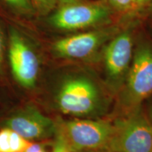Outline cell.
Listing matches in <instances>:
<instances>
[{
  "instance_id": "6da1fadb",
  "label": "cell",
  "mask_w": 152,
  "mask_h": 152,
  "mask_svg": "<svg viewBox=\"0 0 152 152\" xmlns=\"http://www.w3.org/2000/svg\"><path fill=\"white\" fill-rule=\"evenodd\" d=\"M57 107L61 113L75 117H96L103 113L105 98L94 80L85 75L66 77L56 96Z\"/></svg>"
},
{
  "instance_id": "7a4b0ae2",
  "label": "cell",
  "mask_w": 152,
  "mask_h": 152,
  "mask_svg": "<svg viewBox=\"0 0 152 152\" xmlns=\"http://www.w3.org/2000/svg\"><path fill=\"white\" fill-rule=\"evenodd\" d=\"M113 124L102 120H73L56 123L55 137L73 152L108 148Z\"/></svg>"
},
{
  "instance_id": "3957f363",
  "label": "cell",
  "mask_w": 152,
  "mask_h": 152,
  "mask_svg": "<svg viewBox=\"0 0 152 152\" xmlns=\"http://www.w3.org/2000/svg\"><path fill=\"white\" fill-rule=\"evenodd\" d=\"M113 152H152V123L140 109L130 111L113 124L108 146Z\"/></svg>"
},
{
  "instance_id": "277c9868",
  "label": "cell",
  "mask_w": 152,
  "mask_h": 152,
  "mask_svg": "<svg viewBox=\"0 0 152 152\" xmlns=\"http://www.w3.org/2000/svg\"><path fill=\"white\" fill-rule=\"evenodd\" d=\"M151 94L152 47L142 45L136 51L129 68L123 92V103L133 111L138 109Z\"/></svg>"
},
{
  "instance_id": "5b68a950",
  "label": "cell",
  "mask_w": 152,
  "mask_h": 152,
  "mask_svg": "<svg viewBox=\"0 0 152 152\" xmlns=\"http://www.w3.org/2000/svg\"><path fill=\"white\" fill-rule=\"evenodd\" d=\"M8 45L9 64L15 80L23 88H34L39 71V59L35 51L13 26L9 28Z\"/></svg>"
},
{
  "instance_id": "8992f818",
  "label": "cell",
  "mask_w": 152,
  "mask_h": 152,
  "mask_svg": "<svg viewBox=\"0 0 152 152\" xmlns=\"http://www.w3.org/2000/svg\"><path fill=\"white\" fill-rule=\"evenodd\" d=\"M110 14L103 4L77 2L63 5L49 19L52 26L63 30H75L103 22Z\"/></svg>"
},
{
  "instance_id": "52a82bcc",
  "label": "cell",
  "mask_w": 152,
  "mask_h": 152,
  "mask_svg": "<svg viewBox=\"0 0 152 152\" xmlns=\"http://www.w3.org/2000/svg\"><path fill=\"white\" fill-rule=\"evenodd\" d=\"M132 39L128 32L116 36L104 53L106 82L112 90H118L125 83L130 67Z\"/></svg>"
},
{
  "instance_id": "ba28073f",
  "label": "cell",
  "mask_w": 152,
  "mask_h": 152,
  "mask_svg": "<svg viewBox=\"0 0 152 152\" xmlns=\"http://www.w3.org/2000/svg\"><path fill=\"white\" fill-rule=\"evenodd\" d=\"M5 127L26 140H42L54 136L56 123L33 106H27L7 118Z\"/></svg>"
},
{
  "instance_id": "9c48e42d",
  "label": "cell",
  "mask_w": 152,
  "mask_h": 152,
  "mask_svg": "<svg viewBox=\"0 0 152 152\" xmlns=\"http://www.w3.org/2000/svg\"><path fill=\"white\" fill-rule=\"evenodd\" d=\"M112 33L111 30L104 29L69 36L55 42L52 49L57 56L62 58H85L94 54Z\"/></svg>"
},
{
  "instance_id": "30bf717a",
  "label": "cell",
  "mask_w": 152,
  "mask_h": 152,
  "mask_svg": "<svg viewBox=\"0 0 152 152\" xmlns=\"http://www.w3.org/2000/svg\"><path fill=\"white\" fill-rule=\"evenodd\" d=\"M31 143L7 127L0 130V152H23Z\"/></svg>"
},
{
  "instance_id": "8fae6325",
  "label": "cell",
  "mask_w": 152,
  "mask_h": 152,
  "mask_svg": "<svg viewBox=\"0 0 152 152\" xmlns=\"http://www.w3.org/2000/svg\"><path fill=\"white\" fill-rule=\"evenodd\" d=\"M11 11L17 14L29 16L35 12L31 0H2Z\"/></svg>"
},
{
  "instance_id": "7c38bea8",
  "label": "cell",
  "mask_w": 152,
  "mask_h": 152,
  "mask_svg": "<svg viewBox=\"0 0 152 152\" xmlns=\"http://www.w3.org/2000/svg\"><path fill=\"white\" fill-rule=\"evenodd\" d=\"M35 11L45 15L49 14L56 7V0H31Z\"/></svg>"
},
{
  "instance_id": "4fadbf2b",
  "label": "cell",
  "mask_w": 152,
  "mask_h": 152,
  "mask_svg": "<svg viewBox=\"0 0 152 152\" xmlns=\"http://www.w3.org/2000/svg\"><path fill=\"white\" fill-rule=\"evenodd\" d=\"M4 56H5V45L4 33L0 26V78L4 75Z\"/></svg>"
},
{
  "instance_id": "5bb4252c",
  "label": "cell",
  "mask_w": 152,
  "mask_h": 152,
  "mask_svg": "<svg viewBox=\"0 0 152 152\" xmlns=\"http://www.w3.org/2000/svg\"><path fill=\"white\" fill-rule=\"evenodd\" d=\"M113 7L118 10H125L133 6V0H109Z\"/></svg>"
},
{
  "instance_id": "9a60e30c",
  "label": "cell",
  "mask_w": 152,
  "mask_h": 152,
  "mask_svg": "<svg viewBox=\"0 0 152 152\" xmlns=\"http://www.w3.org/2000/svg\"><path fill=\"white\" fill-rule=\"evenodd\" d=\"M52 152H73L70 150L59 139L56 137L53 144Z\"/></svg>"
},
{
  "instance_id": "2e32d148",
  "label": "cell",
  "mask_w": 152,
  "mask_h": 152,
  "mask_svg": "<svg viewBox=\"0 0 152 152\" xmlns=\"http://www.w3.org/2000/svg\"><path fill=\"white\" fill-rule=\"evenodd\" d=\"M23 152H48L45 145L41 143H33L28 147Z\"/></svg>"
},
{
  "instance_id": "e0dca14e",
  "label": "cell",
  "mask_w": 152,
  "mask_h": 152,
  "mask_svg": "<svg viewBox=\"0 0 152 152\" xmlns=\"http://www.w3.org/2000/svg\"><path fill=\"white\" fill-rule=\"evenodd\" d=\"M61 5H66V4H71L81 2L83 0H56Z\"/></svg>"
},
{
  "instance_id": "ac0fdd59",
  "label": "cell",
  "mask_w": 152,
  "mask_h": 152,
  "mask_svg": "<svg viewBox=\"0 0 152 152\" xmlns=\"http://www.w3.org/2000/svg\"><path fill=\"white\" fill-rule=\"evenodd\" d=\"M151 0H133V6H143Z\"/></svg>"
},
{
  "instance_id": "d6986e66",
  "label": "cell",
  "mask_w": 152,
  "mask_h": 152,
  "mask_svg": "<svg viewBox=\"0 0 152 152\" xmlns=\"http://www.w3.org/2000/svg\"><path fill=\"white\" fill-rule=\"evenodd\" d=\"M84 152H113L111 151V150L108 149V148H105V149H98V150H94V151H84Z\"/></svg>"
},
{
  "instance_id": "ffe728a7",
  "label": "cell",
  "mask_w": 152,
  "mask_h": 152,
  "mask_svg": "<svg viewBox=\"0 0 152 152\" xmlns=\"http://www.w3.org/2000/svg\"><path fill=\"white\" fill-rule=\"evenodd\" d=\"M151 123H152V111H151Z\"/></svg>"
},
{
  "instance_id": "44dd1931",
  "label": "cell",
  "mask_w": 152,
  "mask_h": 152,
  "mask_svg": "<svg viewBox=\"0 0 152 152\" xmlns=\"http://www.w3.org/2000/svg\"><path fill=\"white\" fill-rule=\"evenodd\" d=\"M151 8L152 9V0H151Z\"/></svg>"
}]
</instances>
